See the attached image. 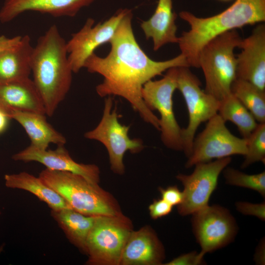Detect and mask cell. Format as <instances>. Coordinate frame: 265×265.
<instances>
[{
	"instance_id": "29",
	"label": "cell",
	"mask_w": 265,
	"mask_h": 265,
	"mask_svg": "<svg viewBox=\"0 0 265 265\" xmlns=\"http://www.w3.org/2000/svg\"><path fill=\"white\" fill-rule=\"evenodd\" d=\"M204 257L200 252L192 251L174 258L165 265H200L205 264Z\"/></svg>"
},
{
	"instance_id": "4",
	"label": "cell",
	"mask_w": 265,
	"mask_h": 265,
	"mask_svg": "<svg viewBox=\"0 0 265 265\" xmlns=\"http://www.w3.org/2000/svg\"><path fill=\"white\" fill-rule=\"evenodd\" d=\"M39 177L79 212L92 216L122 214L109 193L80 175L46 168Z\"/></svg>"
},
{
	"instance_id": "12",
	"label": "cell",
	"mask_w": 265,
	"mask_h": 265,
	"mask_svg": "<svg viewBox=\"0 0 265 265\" xmlns=\"http://www.w3.org/2000/svg\"><path fill=\"white\" fill-rule=\"evenodd\" d=\"M231 157L195 164L189 175L180 173L176 178L183 186V200L178 206L182 216H186L209 205L210 198L216 189L218 179L224 169L231 162Z\"/></svg>"
},
{
	"instance_id": "17",
	"label": "cell",
	"mask_w": 265,
	"mask_h": 265,
	"mask_svg": "<svg viewBox=\"0 0 265 265\" xmlns=\"http://www.w3.org/2000/svg\"><path fill=\"white\" fill-rule=\"evenodd\" d=\"M164 258L163 246L156 234L148 228H143L131 232L123 248L119 265H160Z\"/></svg>"
},
{
	"instance_id": "25",
	"label": "cell",
	"mask_w": 265,
	"mask_h": 265,
	"mask_svg": "<svg viewBox=\"0 0 265 265\" xmlns=\"http://www.w3.org/2000/svg\"><path fill=\"white\" fill-rule=\"evenodd\" d=\"M231 93L246 107L259 123H265V93L251 83L237 79Z\"/></svg>"
},
{
	"instance_id": "13",
	"label": "cell",
	"mask_w": 265,
	"mask_h": 265,
	"mask_svg": "<svg viewBox=\"0 0 265 265\" xmlns=\"http://www.w3.org/2000/svg\"><path fill=\"white\" fill-rule=\"evenodd\" d=\"M129 9L119 10L109 19L94 25L95 21L88 18L81 28L72 35L67 42L68 57L73 73L83 68L88 57L101 45L109 42L118 26L129 12Z\"/></svg>"
},
{
	"instance_id": "19",
	"label": "cell",
	"mask_w": 265,
	"mask_h": 265,
	"mask_svg": "<svg viewBox=\"0 0 265 265\" xmlns=\"http://www.w3.org/2000/svg\"><path fill=\"white\" fill-rule=\"evenodd\" d=\"M176 18L177 15L173 10L172 0H158L153 15L141 23L146 39H152L153 41L154 51L168 43H178Z\"/></svg>"
},
{
	"instance_id": "14",
	"label": "cell",
	"mask_w": 265,
	"mask_h": 265,
	"mask_svg": "<svg viewBox=\"0 0 265 265\" xmlns=\"http://www.w3.org/2000/svg\"><path fill=\"white\" fill-rule=\"evenodd\" d=\"M237 59V78L265 89V26H257L250 35L241 40Z\"/></svg>"
},
{
	"instance_id": "3",
	"label": "cell",
	"mask_w": 265,
	"mask_h": 265,
	"mask_svg": "<svg viewBox=\"0 0 265 265\" xmlns=\"http://www.w3.org/2000/svg\"><path fill=\"white\" fill-rule=\"evenodd\" d=\"M190 29L179 37L181 52L189 67L199 68L203 47L224 32L265 21V0H236L228 8L214 16L198 17L186 11L179 13Z\"/></svg>"
},
{
	"instance_id": "6",
	"label": "cell",
	"mask_w": 265,
	"mask_h": 265,
	"mask_svg": "<svg viewBox=\"0 0 265 265\" xmlns=\"http://www.w3.org/2000/svg\"><path fill=\"white\" fill-rule=\"evenodd\" d=\"M178 67L168 69L160 80L146 82L141 94L146 106L152 111L157 110L160 114L159 131L163 144L169 149L183 151L182 129L175 118L173 103V95L177 89Z\"/></svg>"
},
{
	"instance_id": "24",
	"label": "cell",
	"mask_w": 265,
	"mask_h": 265,
	"mask_svg": "<svg viewBox=\"0 0 265 265\" xmlns=\"http://www.w3.org/2000/svg\"><path fill=\"white\" fill-rule=\"evenodd\" d=\"M217 113L225 122L230 121L236 125L245 139L258 124L253 115L232 93L220 101Z\"/></svg>"
},
{
	"instance_id": "31",
	"label": "cell",
	"mask_w": 265,
	"mask_h": 265,
	"mask_svg": "<svg viewBox=\"0 0 265 265\" xmlns=\"http://www.w3.org/2000/svg\"><path fill=\"white\" fill-rule=\"evenodd\" d=\"M173 207L162 199L155 200L149 207L150 216L154 219L166 216L171 212Z\"/></svg>"
},
{
	"instance_id": "35",
	"label": "cell",
	"mask_w": 265,
	"mask_h": 265,
	"mask_svg": "<svg viewBox=\"0 0 265 265\" xmlns=\"http://www.w3.org/2000/svg\"><path fill=\"white\" fill-rule=\"evenodd\" d=\"M220 0L224 1H229V0Z\"/></svg>"
},
{
	"instance_id": "32",
	"label": "cell",
	"mask_w": 265,
	"mask_h": 265,
	"mask_svg": "<svg viewBox=\"0 0 265 265\" xmlns=\"http://www.w3.org/2000/svg\"><path fill=\"white\" fill-rule=\"evenodd\" d=\"M22 36L18 35L12 38L4 35L0 36V53L17 45L21 41Z\"/></svg>"
},
{
	"instance_id": "34",
	"label": "cell",
	"mask_w": 265,
	"mask_h": 265,
	"mask_svg": "<svg viewBox=\"0 0 265 265\" xmlns=\"http://www.w3.org/2000/svg\"><path fill=\"white\" fill-rule=\"evenodd\" d=\"M9 119L8 114L0 109V133L6 130Z\"/></svg>"
},
{
	"instance_id": "16",
	"label": "cell",
	"mask_w": 265,
	"mask_h": 265,
	"mask_svg": "<svg viewBox=\"0 0 265 265\" xmlns=\"http://www.w3.org/2000/svg\"><path fill=\"white\" fill-rule=\"evenodd\" d=\"M96 0H5L0 10V21L5 23L27 11L48 14L54 17L75 16Z\"/></svg>"
},
{
	"instance_id": "9",
	"label": "cell",
	"mask_w": 265,
	"mask_h": 265,
	"mask_svg": "<svg viewBox=\"0 0 265 265\" xmlns=\"http://www.w3.org/2000/svg\"><path fill=\"white\" fill-rule=\"evenodd\" d=\"M113 99L108 96L105 100L102 119L94 129L84 134L86 138L102 143L106 148L111 170L115 173L125 172L123 157L127 151L136 153L141 151L144 145L139 138L131 139L128 135L130 126L119 122L120 117L116 107L113 109Z\"/></svg>"
},
{
	"instance_id": "27",
	"label": "cell",
	"mask_w": 265,
	"mask_h": 265,
	"mask_svg": "<svg viewBox=\"0 0 265 265\" xmlns=\"http://www.w3.org/2000/svg\"><path fill=\"white\" fill-rule=\"evenodd\" d=\"M246 140L247 152L241 165L245 168L256 162L265 163V123H259Z\"/></svg>"
},
{
	"instance_id": "33",
	"label": "cell",
	"mask_w": 265,
	"mask_h": 265,
	"mask_svg": "<svg viewBox=\"0 0 265 265\" xmlns=\"http://www.w3.org/2000/svg\"><path fill=\"white\" fill-rule=\"evenodd\" d=\"M254 260L257 265H265V242L262 239L256 249Z\"/></svg>"
},
{
	"instance_id": "5",
	"label": "cell",
	"mask_w": 265,
	"mask_h": 265,
	"mask_svg": "<svg viewBox=\"0 0 265 265\" xmlns=\"http://www.w3.org/2000/svg\"><path fill=\"white\" fill-rule=\"evenodd\" d=\"M242 38L236 30L218 35L202 49L198 57L199 68L204 75L205 91L220 101L231 93L237 78V59L234 50L239 48Z\"/></svg>"
},
{
	"instance_id": "30",
	"label": "cell",
	"mask_w": 265,
	"mask_h": 265,
	"mask_svg": "<svg viewBox=\"0 0 265 265\" xmlns=\"http://www.w3.org/2000/svg\"><path fill=\"white\" fill-rule=\"evenodd\" d=\"M161 199L167 202L172 206L179 205L183 200V193L181 191L177 186H169L165 188H159Z\"/></svg>"
},
{
	"instance_id": "23",
	"label": "cell",
	"mask_w": 265,
	"mask_h": 265,
	"mask_svg": "<svg viewBox=\"0 0 265 265\" xmlns=\"http://www.w3.org/2000/svg\"><path fill=\"white\" fill-rule=\"evenodd\" d=\"M4 179L7 187L29 192L45 202L51 210L72 208L62 197L46 185L39 177L21 172L17 174H5Z\"/></svg>"
},
{
	"instance_id": "18",
	"label": "cell",
	"mask_w": 265,
	"mask_h": 265,
	"mask_svg": "<svg viewBox=\"0 0 265 265\" xmlns=\"http://www.w3.org/2000/svg\"><path fill=\"white\" fill-rule=\"evenodd\" d=\"M0 109L8 115L13 110L46 115L41 97L29 78L0 84Z\"/></svg>"
},
{
	"instance_id": "7",
	"label": "cell",
	"mask_w": 265,
	"mask_h": 265,
	"mask_svg": "<svg viewBox=\"0 0 265 265\" xmlns=\"http://www.w3.org/2000/svg\"><path fill=\"white\" fill-rule=\"evenodd\" d=\"M132 231L122 214L97 216L86 241L88 265H119L125 243Z\"/></svg>"
},
{
	"instance_id": "10",
	"label": "cell",
	"mask_w": 265,
	"mask_h": 265,
	"mask_svg": "<svg viewBox=\"0 0 265 265\" xmlns=\"http://www.w3.org/2000/svg\"><path fill=\"white\" fill-rule=\"evenodd\" d=\"M246 152V140L233 134L217 113L208 121L205 129L194 137L191 153L185 167L189 168L199 163L235 155L245 156Z\"/></svg>"
},
{
	"instance_id": "22",
	"label": "cell",
	"mask_w": 265,
	"mask_h": 265,
	"mask_svg": "<svg viewBox=\"0 0 265 265\" xmlns=\"http://www.w3.org/2000/svg\"><path fill=\"white\" fill-rule=\"evenodd\" d=\"M51 214L68 240L86 254V241L97 216L87 215L72 208L51 210Z\"/></svg>"
},
{
	"instance_id": "11",
	"label": "cell",
	"mask_w": 265,
	"mask_h": 265,
	"mask_svg": "<svg viewBox=\"0 0 265 265\" xmlns=\"http://www.w3.org/2000/svg\"><path fill=\"white\" fill-rule=\"evenodd\" d=\"M191 225L196 241L205 256L232 242L238 227L229 210L218 205H209L193 213Z\"/></svg>"
},
{
	"instance_id": "15",
	"label": "cell",
	"mask_w": 265,
	"mask_h": 265,
	"mask_svg": "<svg viewBox=\"0 0 265 265\" xmlns=\"http://www.w3.org/2000/svg\"><path fill=\"white\" fill-rule=\"evenodd\" d=\"M12 159L15 161H36L51 170L80 175L92 183L98 184L100 181L99 167L94 164L76 162L71 158L64 145H57L54 150L39 149L29 145L15 154Z\"/></svg>"
},
{
	"instance_id": "20",
	"label": "cell",
	"mask_w": 265,
	"mask_h": 265,
	"mask_svg": "<svg viewBox=\"0 0 265 265\" xmlns=\"http://www.w3.org/2000/svg\"><path fill=\"white\" fill-rule=\"evenodd\" d=\"M9 115L22 126L30 138V145L36 148L45 150L51 143L64 145L66 142L65 137L48 122L45 114L13 110Z\"/></svg>"
},
{
	"instance_id": "1",
	"label": "cell",
	"mask_w": 265,
	"mask_h": 265,
	"mask_svg": "<svg viewBox=\"0 0 265 265\" xmlns=\"http://www.w3.org/2000/svg\"><path fill=\"white\" fill-rule=\"evenodd\" d=\"M132 19L130 9L109 42L111 49L108 54L102 57L94 53L86 60L83 68L91 73L103 76V82L96 87L98 95L123 98L145 122L159 131V118L144 103L142 87L146 82L170 68L189 67L182 53L165 61L151 59L135 39Z\"/></svg>"
},
{
	"instance_id": "8",
	"label": "cell",
	"mask_w": 265,
	"mask_h": 265,
	"mask_svg": "<svg viewBox=\"0 0 265 265\" xmlns=\"http://www.w3.org/2000/svg\"><path fill=\"white\" fill-rule=\"evenodd\" d=\"M177 89L182 93L188 114V124L182 129L183 151L191 155L195 133L199 126L218 113L220 101L201 88V82L188 67L178 68Z\"/></svg>"
},
{
	"instance_id": "21",
	"label": "cell",
	"mask_w": 265,
	"mask_h": 265,
	"mask_svg": "<svg viewBox=\"0 0 265 265\" xmlns=\"http://www.w3.org/2000/svg\"><path fill=\"white\" fill-rule=\"evenodd\" d=\"M33 48L25 35L17 45L0 53V84L29 78Z\"/></svg>"
},
{
	"instance_id": "28",
	"label": "cell",
	"mask_w": 265,
	"mask_h": 265,
	"mask_svg": "<svg viewBox=\"0 0 265 265\" xmlns=\"http://www.w3.org/2000/svg\"><path fill=\"white\" fill-rule=\"evenodd\" d=\"M237 210L242 214L257 217L259 219L265 220V202L254 204L247 202L238 201L236 203Z\"/></svg>"
},
{
	"instance_id": "2",
	"label": "cell",
	"mask_w": 265,
	"mask_h": 265,
	"mask_svg": "<svg viewBox=\"0 0 265 265\" xmlns=\"http://www.w3.org/2000/svg\"><path fill=\"white\" fill-rule=\"evenodd\" d=\"M67 42L55 25L39 37L31 58L33 81L41 97L46 114L52 116L68 93L73 73Z\"/></svg>"
},
{
	"instance_id": "26",
	"label": "cell",
	"mask_w": 265,
	"mask_h": 265,
	"mask_svg": "<svg viewBox=\"0 0 265 265\" xmlns=\"http://www.w3.org/2000/svg\"><path fill=\"white\" fill-rule=\"evenodd\" d=\"M222 172L227 184L253 190L265 198V171L250 175L227 166Z\"/></svg>"
}]
</instances>
